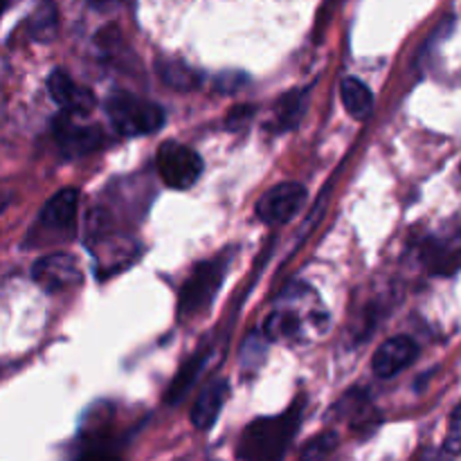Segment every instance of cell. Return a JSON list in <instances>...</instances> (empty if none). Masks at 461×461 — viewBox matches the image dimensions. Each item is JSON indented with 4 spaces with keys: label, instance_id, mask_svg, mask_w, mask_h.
<instances>
[{
    "label": "cell",
    "instance_id": "3957f363",
    "mask_svg": "<svg viewBox=\"0 0 461 461\" xmlns=\"http://www.w3.org/2000/svg\"><path fill=\"white\" fill-rule=\"evenodd\" d=\"M228 257H219V259L203 261L194 268L187 282L180 288L178 300V313L180 318H196L203 311H207L214 302L216 293H219L221 284H223L225 273H228Z\"/></svg>",
    "mask_w": 461,
    "mask_h": 461
},
{
    "label": "cell",
    "instance_id": "7c38bea8",
    "mask_svg": "<svg viewBox=\"0 0 461 461\" xmlns=\"http://www.w3.org/2000/svg\"><path fill=\"white\" fill-rule=\"evenodd\" d=\"M340 97L345 104V111L349 113L354 120L363 122L372 115L374 108V95L367 86L356 77H345L340 84Z\"/></svg>",
    "mask_w": 461,
    "mask_h": 461
},
{
    "label": "cell",
    "instance_id": "7402d4cb",
    "mask_svg": "<svg viewBox=\"0 0 461 461\" xmlns=\"http://www.w3.org/2000/svg\"><path fill=\"white\" fill-rule=\"evenodd\" d=\"M88 3L95 5V7H108V5L122 3V0H88Z\"/></svg>",
    "mask_w": 461,
    "mask_h": 461
},
{
    "label": "cell",
    "instance_id": "52a82bcc",
    "mask_svg": "<svg viewBox=\"0 0 461 461\" xmlns=\"http://www.w3.org/2000/svg\"><path fill=\"white\" fill-rule=\"evenodd\" d=\"M54 138H57L59 149L66 158H79L88 156V153L97 151L104 144V131L99 126H86V124H75L70 120V115L66 113V117L54 124Z\"/></svg>",
    "mask_w": 461,
    "mask_h": 461
},
{
    "label": "cell",
    "instance_id": "30bf717a",
    "mask_svg": "<svg viewBox=\"0 0 461 461\" xmlns=\"http://www.w3.org/2000/svg\"><path fill=\"white\" fill-rule=\"evenodd\" d=\"M228 381H225V378H216V381H212L210 385L196 396L192 412H189V421H192L198 430H210V428L214 426L221 410H223L225 399H228Z\"/></svg>",
    "mask_w": 461,
    "mask_h": 461
},
{
    "label": "cell",
    "instance_id": "4fadbf2b",
    "mask_svg": "<svg viewBox=\"0 0 461 461\" xmlns=\"http://www.w3.org/2000/svg\"><path fill=\"white\" fill-rule=\"evenodd\" d=\"M158 75L167 86L176 90H194L201 86V75L180 59H160L158 61Z\"/></svg>",
    "mask_w": 461,
    "mask_h": 461
},
{
    "label": "cell",
    "instance_id": "9a60e30c",
    "mask_svg": "<svg viewBox=\"0 0 461 461\" xmlns=\"http://www.w3.org/2000/svg\"><path fill=\"white\" fill-rule=\"evenodd\" d=\"M59 14L52 0H41L30 16V36L36 43H50L57 36Z\"/></svg>",
    "mask_w": 461,
    "mask_h": 461
},
{
    "label": "cell",
    "instance_id": "6da1fadb",
    "mask_svg": "<svg viewBox=\"0 0 461 461\" xmlns=\"http://www.w3.org/2000/svg\"><path fill=\"white\" fill-rule=\"evenodd\" d=\"M302 419V405H293L282 417L257 419L243 432L237 455L241 459H279L286 455Z\"/></svg>",
    "mask_w": 461,
    "mask_h": 461
},
{
    "label": "cell",
    "instance_id": "ba28073f",
    "mask_svg": "<svg viewBox=\"0 0 461 461\" xmlns=\"http://www.w3.org/2000/svg\"><path fill=\"white\" fill-rule=\"evenodd\" d=\"M419 358V345L410 336H394L383 342L372 358V369L378 378H392Z\"/></svg>",
    "mask_w": 461,
    "mask_h": 461
},
{
    "label": "cell",
    "instance_id": "603a6c76",
    "mask_svg": "<svg viewBox=\"0 0 461 461\" xmlns=\"http://www.w3.org/2000/svg\"><path fill=\"white\" fill-rule=\"evenodd\" d=\"M5 5H7V0H0V14H3V9H5Z\"/></svg>",
    "mask_w": 461,
    "mask_h": 461
},
{
    "label": "cell",
    "instance_id": "277c9868",
    "mask_svg": "<svg viewBox=\"0 0 461 461\" xmlns=\"http://www.w3.org/2000/svg\"><path fill=\"white\" fill-rule=\"evenodd\" d=\"M158 171L171 189H189L203 174V158L180 142H165L158 151Z\"/></svg>",
    "mask_w": 461,
    "mask_h": 461
},
{
    "label": "cell",
    "instance_id": "5bb4252c",
    "mask_svg": "<svg viewBox=\"0 0 461 461\" xmlns=\"http://www.w3.org/2000/svg\"><path fill=\"white\" fill-rule=\"evenodd\" d=\"M306 99H309V90H291L284 97H279L277 108H275V124L277 131H291L297 126L304 117Z\"/></svg>",
    "mask_w": 461,
    "mask_h": 461
},
{
    "label": "cell",
    "instance_id": "ac0fdd59",
    "mask_svg": "<svg viewBox=\"0 0 461 461\" xmlns=\"http://www.w3.org/2000/svg\"><path fill=\"white\" fill-rule=\"evenodd\" d=\"M266 336L270 340H279V338H295L300 333V318L293 311H277L268 318L264 327Z\"/></svg>",
    "mask_w": 461,
    "mask_h": 461
},
{
    "label": "cell",
    "instance_id": "5b68a950",
    "mask_svg": "<svg viewBox=\"0 0 461 461\" xmlns=\"http://www.w3.org/2000/svg\"><path fill=\"white\" fill-rule=\"evenodd\" d=\"M32 277L45 293H63L84 282L79 259L70 252H52L41 257L32 268Z\"/></svg>",
    "mask_w": 461,
    "mask_h": 461
},
{
    "label": "cell",
    "instance_id": "ffe728a7",
    "mask_svg": "<svg viewBox=\"0 0 461 461\" xmlns=\"http://www.w3.org/2000/svg\"><path fill=\"white\" fill-rule=\"evenodd\" d=\"M459 405L453 410V417H450V432H448V439H446V450H448L450 455H459V430H461V423H459Z\"/></svg>",
    "mask_w": 461,
    "mask_h": 461
},
{
    "label": "cell",
    "instance_id": "7a4b0ae2",
    "mask_svg": "<svg viewBox=\"0 0 461 461\" xmlns=\"http://www.w3.org/2000/svg\"><path fill=\"white\" fill-rule=\"evenodd\" d=\"M106 115L120 135H151L165 124V111L131 93H115L106 99Z\"/></svg>",
    "mask_w": 461,
    "mask_h": 461
},
{
    "label": "cell",
    "instance_id": "8992f818",
    "mask_svg": "<svg viewBox=\"0 0 461 461\" xmlns=\"http://www.w3.org/2000/svg\"><path fill=\"white\" fill-rule=\"evenodd\" d=\"M306 203V187L300 183H279L257 201L255 212L264 223L284 225L295 219Z\"/></svg>",
    "mask_w": 461,
    "mask_h": 461
},
{
    "label": "cell",
    "instance_id": "e0dca14e",
    "mask_svg": "<svg viewBox=\"0 0 461 461\" xmlns=\"http://www.w3.org/2000/svg\"><path fill=\"white\" fill-rule=\"evenodd\" d=\"M423 259L435 275H453L459 266L457 248H448L446 243H430L423 250Z\"/></svg>",
    "mask_w": 461,
    "mask_h": 461
},
{
    "label": "cell",
    "instance_id": "9c48e42d",
    "mask_svg": "<svg viewBox=\"0 0 461 461\" xmlns=\"http://www.w3.org/2000/svg\"><path fill=\"white\" fill-rule=\"evenodd\" d=\"M48 90L57 106L66 111L68 115H88L95 106L97 99L90 93L88 88H81L72 81L70 75L63 70H54L48 79Z\"/></svg>",
    "mask_w": 461,
    "mask_h": 461
},
{
    "label": "cell",
    "instance_id": "d6986e66",
    "mask_svg": "<svg viewBox=\"0 0 461 461\" xmlns=\"http://www.w3.org/2000/svg\"><path fill=\"white\" fill-rule=\"evenodd\" d=\"M338 446V435L333 432H324V435L315 437L306 444V448L302 450V457L304 459H322L327 455H331Z\"/></svg>",
    "mask_w": 461,
    "mask_h": 461
},
{
    "label": "cell",
    "instance_id": "8fae6325",
    "mask_svg": "<svg viewBox=\"0 0 461 461\" xmlns=\"http://www.w3.org/2000/svg\"><path fill=\"white\" fill-rule=\"evenodd\" d=\"M77 207H79V192L75 187L59 189L41 212V223L50 230H70L77 219Z\"/></svg>",
    "mask_w": 461,
    "mask_h": 461
},
{
    "label": "cell",
    "instance_id": "2e32d148",
    "mask_svg": "<svg viewBox=\"0 0 461 461\" xmlns=\"http://www.w3.org/2000/svg\"><path fill=\"white\" fill-rule=\"evenodd\" d=\"M203 365H205V356H196V358H192L189 363H185L183 367H180V372L176 374L169 390H167V396H165L167 403L176 405L189 394V390H192V385L196 383V378L201 376Z\"/></svg>",
    "mask_w": 461,
    "mask_h": 461
},
{
    "label": "cell",
    "instance_id": "44dd1931",
    "mask_svg": "<svg viewBox=\"0 0 461 461\" xmlns=\"http://www.w3.org/2000/svg\"><path fill=\"white\" fill-rule=\"evenodd\" d=\"M252 113H255V108H252V106H237L228 115V126H230V129H234V131L241 129V126H246L248 122H250Z\"/></svg>",
    "mask_w": 461,
    "mask_h": 461
}]
</instances>
